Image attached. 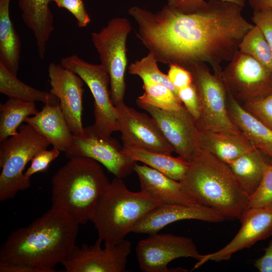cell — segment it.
<instances>
[{
	"label": "cell",
	"mask_w": 272,
	"mask_h": 272,
	"mask_svg": "<svg viewBox=\"0 0 272 272\" xmlns=\"http://www.w3.org/2000/svg\"><path fill=\"white\" fill-rule=\"evenodd\" d=\"M244 6L209 0L197 12L185 13L167 5L154 13L145 10L138 20V36L158 62L188 70L208 63L222 76L220 64L231 60L253 27L242 15Z\"/></svg>",
	"instance_id": "obj_1"
},
{
	"label": "cell",
	"mask_w": 272,
	"mask_h": 272,
	"mask_svg": "<svg viewBox=\"0 0 272 272\" xmlns=\"http://www.w3.org/2000/svg\"><path fill=\"white\" fill-rule=\"evenodd\" d=\"M79 224L51 207L29 225L13 231L0 249V272H54L76 245Z\"/></svg>",
	"instance_id": "obj_2"
},
{
	"label": "cell",
	"mask_w": 272,
	"mask_h": 272,
	"mask_svg": "<svg viewBox=\"0 0 272 272\" xmlns=\"http://www.w3.org/2000/svg\"><path fill=\"white\" fill-rule=\"evenodd\" d=\"M189 163L179 181L183 190L197 203L212 209L225 220H239L249 208V197L228 164L202 148Z\"/></svg>",
	"instance_id": "obj_3"
},
{
	"label": "cell",
	"mask_w": 272,
	"mask_h": 272,
	"mask_svg": "<svg viewBox=\"0 0 272 272\" xmlns=\"http://www.w3.org/2000/svg\"><path fill=\"white\" fill-rule=\"evenodd\" d=\"M110 181L100 164L92 159L74 157L51 179V207L79 225L90 221L96 205Z\"/></svg>",
	"instance_id": "obj_4"
},
{
	"label": "cell",
	"mask_w": 272,
	"mask_h": 272,
	"mask_svg": "<svg viewBox=\"0 0 272 272\" xmlns=\"http://www.w3.org/2000/svg\"><path fill=\"white\" fill-rule=\"evenodd\" d=\"M160 204L142 191H130L122 178L115 177L100 196L90 221L105 246H113L124 240L146 214Z\"/></svg>",
	"instance_id": "obj_5"
},
{
	"label": "cell",
	"mask_w": 272,
	"mask_h": 272,
	"mask_svg": "<svg viewBox=\"0 0 272 272\" xmlns=\"http://www.w3.org/2000/svg\"><path fill=\"white\" fill-rule=\"evenodd\" d=\"M50 144L48 140L29 124L21 125L17 134L1 143L0 201L12 199L30 187L31 180L24 170L39 150Z\"/></svg>",
	"instance_id": "obj_6"
},
{
	"label": "cell",
	"mask_w": 272,
	"mask_h": 272,
	"mask_svg": "<svg viewBox=\"0 0 272 272\" xmlns=\"http://www.w3.org/2000/svg\"><path fill=\"white\" fill-rule=\"evenodd\" d=\"M131 29L128 19L117 17L111 19L99 32L91 33L100 64L109 76L110 97L114 106L124 102L127 64L126 41Z\"/></svg>",
	"instance_id": "obj_7"
},
{
	"label": "cell",
	"mask_w": 272,
	"mask_h": 272,
	"mask_svg": "<svg viewBox=\"0 0 272 272\" xmlns=\"http://www.w3.org/2000/svg\"><path fill=\"white\" fill-rule=\"evenodd\" d=\"M200 106V118L196 125L200 131L241 132L228 113V93L222 76L211 73L206 63L189 67Z\"/></svg>",
	"instance_id": "obj_8"
},
{
	"label": "cell",
	"mask_w": 272,
	"mask_h": 272,
	"mask_svg": "<svg viewBox=\"0 0 272 272\" xmlns=\"http://www.w3.org/2000/svg\"><path fill=\"white\" fill-rule=\"evenodd\" d=\"M60 64L77 74L89 88L94 100V127L107 137L118 131L117 114L109 90V74L101 64H94L76 54L63 57Z\"/></svg>",
	"instance_id": "obj_9"
},
{
	"label": "cell",
	"mask_w": 272,
	"mask_h": 272,
	"mask_svg": "<svg viewBox=\"0 0 272 272\" xmlns=\"http://www.w3.org/2000/svg\"><path fill=\"white\" fill-rule=\"evenodd\" d=\"M222 78L228 94L240 103L272 94V72L239 50L223 71Z\"/></svg>",
	"instance_id": "obj_10"
},
{
	"label": "cell",
	"mask_w": 272,
	"mask_h": 272,
	"mask_svg": "<svg viewBox=\"0 0 272 272\" xmlns=\"http://www.w3.org/2000/svg\"><path fill=\"white\" fill-rule=\"evenodd\" d=\"M136 256L144 272L187 271L182 268H170L168 264L181 257H191L197 261L202 257L192 239L171 233L150 234L138 243Z\"/></svg>",
	"instance_id": "obj_11"
},
{
	"label": "cell",
	"mask_w": 272,
	"mask_h": 272,
	"mask_svg": "<svg viewBox=\"0 0 272 272\" xmlns=\"http://www.w3.org/2000/svg\"><path fill=\"white\" fill-rule=\"evenodd\" d=\"M116 140L98 132L93 126L84 127L80 135H73L70 147L64 152L69 159L87 158L104 166L115 177L124 178L133 171L134 162L122 152Z\"/></svg>",
	"instance_id": "obj_12"
},
{
	"label": "cell",
	"mask_w": 272,
	"mask_h": 272,
	"mask_svg": "<svg viewBox=\"0 0 272 272\" xmlns=\"http://www.w3.org/2000/svg\"><path fill=\"white\" fill-rule=\"evenodd\" d=\"M136 102L155 120L179 157L189 162L201 149L200 130L184 106L177 111H168L137 100Z\"/></svg>",
	"instance_id": "obj_13"
},
{
	"label": "cell",
	"mask_w": 272,
	"mask_h": 272,
	"mask_svg": "<svg viewBox=\"0 0 272 272\" xmlns=\"http://www.w3.org/2000/svg\"><path fill=\"white\" fill-rule=\"evenodd\" d=\"M123 148H137L168 154L174 152L155 120L127 106H115Z\"/></svg>",
	"instance_id": "obj_14"
},
{
	"label": "cell",
	"mask_w": 272,
	"mask_h": 272,
	"mask_svg": "<svg viewBox=\"0 0 272 272\" xmlns=\"http://www.w3.org/2000/svg\"><path fill=\"white\" fill-rule=\"evenodd\" d=\"M99 238L93 244L76 246L61 263L66 272H124L131 243L123 240L110 246H101Z\"/></svg>",
	"instance_id": "obj_15"
},
{
	"label": "cell",
	"mask_w": 272,
	"mask_h": 272,
	"mask_svg": "<svg viewBox=\"0 0 272 272\" xmlns=\"http://www.w3.org/2000/svg\"><path fill=\"white\" fill-rule=\"evenodd\" d=\"M50 93L55 95L73 135L84 132L82 124L84 82L73 71L60 64L51 62L48 69Z\"/></svg>",
	"instance_id": "obj_16"
},
{
	"label": "cell",
	"mask_w": 272,
	"mask_h": 272,
	"mask_svg": "<svg viewBox=\"0 0 272 272\" xmlns=\"http://www.w3.org/2000/svg\"><path fill=\"white\" fill-rule=\"evenodd\" d=\"M241 227L234 238L221 249L203 254L196 262L197 268L208 261L227 260L237 252L249 248L257 242L272 235V209L249 208L239 219Z\"/></svg>",
	"instance_id": "obj_17"
},
{
	"label": "cell",
	"mask_w": 272,
	"mask_h": 272,
	"mask_svg": "<svg viewBox=\"0 0 272 272\" xmlns=\"http://www.w3.org/2000/svg\"><path fill=\"white\" fill-rule=\"evenodd\" d=\"M184 220L220 223L225 220L214 210L201 205L160 204L146 214L134 225L131 232L148 235L158 233L163 228Z\"/></svg>",
	"instance_id": "obj_18"
},
{
	"label": "cell",
	"mask_w": 272,
	"mask_h": 272,
	"mask_svg": "<svg viewBox=\"0 0 272 272\" xmlns=\"http://www.w3.org/2000/svg\"><path fill=\"white\" fill-rule=\"evenodd\" d=\"M133 171L138 176L141 191L162 204H198L183 190L179 181L160 171L136 162Z\"/></svg>",
	"instance_id": "obj_19"
},
{
	"label": "cell",
	"mask_w": 272,
	"mask_h": 272,
	"mask_svg": "<svg viewBox=\"0 0 272 272\" xmlns=\"http://www.w3.org/2000/svg\"><path fill=\"white\" fill-rule=\"evenodd\" d=\"M25 122L44 136L53 148L65 152L71 146L73 134L70 130L59 103L44 104L36 115L28 117Z\"/></svg>",
	"instance_id": "obj_20"
},
{
	"label": "cell",
	"mask_w": 272,
	"mask_h": 272,
	"mask_svg": "<svg viewBox=\"0 0 272 272\" xmlns=\"http://www.w3.org/2000/svg\"><path fill=\"white\" fill-rule=\"evenodd\" d=\"M227 107L235 126L256 149L272 161V130L248 112L229 94Z\"/></svg>",
	"instance_id": "obj_21"
},
{
	"label": "cell",
	"mask_w": 272,
	"mask_h": 272,
	"mask_svg": "<svg viewBox=\"0 0 272 272\" xmlns=\"http://www.w3.org/2000/svg\"><path fill=\"white\" fill-rule=\"evenodd\" d=\"M51 0H18L21 17L32 31L40 59L45 56L46 44L54 30L53 16L49 7Z\"/></svg>",
	"instance_id": "obj_22"
},
{
	"label": "cell",
	"mask_w": 272,
	"mask_h": 272,
	"mask_svg": "<svg viewBox=\"0 0 272 272\" xmlns=\"http://www.w3.org/2000/svg\"><path fill=\"white\" fill-rule=\"evenodd\" d=\"M201 148L226 163L256 149L242 134L200 131Z\"/></svg>",
	"instance_id": "obj_23"
},
{
	"label": "cell",
	"mask_w": 272,
	"mask_h": 272,
	"mask_svg": "<svg viewBox=\"0 0 272 272\" xmlns=\"http://www.w3.org/2000/svg\"><path fill=\"white\" fill-rule=\"evenodd\" d=\"M265 158L254 149L227 163L237 182L249 197L262 179L265 164L268 162Z\"/></svg>",
	"instance_id": "obj_24"
},
{
	"label": "cell",
	"mask_w": 272,
	"mask_h": 272,
	"mask_svg": "<svg viewBox=\"0 0 272 272\" xmlns=\"http://www.w3.org/2000/svg\"><path fill=\"white\" fill-rule=\"evenodd\" d=\"M123 154L134 162H141L167 176L180 181L189 167V162L178 156L137 148H123Z\"/></svg>",
	"instance_id": "obj_25"
},
{
	"label": "cell",
	"mask_w": 272,
	"mask_h": 272,
	"mask_svg": "<svg viewBox=\"0 0 272 272\" xmlns=\"http://www.w3.org/2000/svg\"><path fill=\"white\" fill-rule=\"evenodd\" d=\"M11 0H0V62L17 76L21 41L10 15Z\"/></svg>",
	"instance_id": "obj_26"
},
{
	"label": "cell",
	"mask_w": 272,
	"mask_h": 272,
	"mask_svg": "<svg viewBox=\"0 0 272 272\" xmlns=\"http://www.w3.org/2000/svg\"><path fill=\"white\" fill-rule=\"evenodd\" d=\"M0 92L9 98L26 102L39 101L51 105L59 103L57 98L51 93L38 90L21 81L1 62Z\"/></svg>",
	"instance_id": "obj_27"
},
{
	"label": "cell",
	"mask_w": 272,
	"mask_h": 272,
	"mask_svg": "<svg viewBox=\"0 0 272 272\" xmlns=\"http://www.w3.org/2000/svg\"><path fill=\"white\" fill-rule=\"evenodd\" d=\"M38 110L35 102L9 98L0 105V143L18 133L17 129L30 116Z\"/></svg>",
	"instance_id": "obj_28"
},
{
	"label": "cell",
	"mask_w": 272,
	"mask_h": 272,
	"mask_svg": "<svg viewBox=\"0 0 272 272\" xmlns=\"http://www.w3.org/2000/svg\"><path fill=\"white\" fill-rule=\"evenodd\" d=\"M142 88L144 92L137 101L168 111H177L184 106L177 96L162 84L143 81Z\"/></svg>",
	"instance_id": "obj_29"
},
{
	"label": "cell",
	"mask_w": 272,
	"mask_h": 272,
	"mask_svg": "<svg viewBox=\"0 0 272 272\" xmlns=\"http://www.w3.org/2000/svg\"><path fill=\"white\" fill-rule=\"evenodd\" d=\"M239 50L249 55L272 72V50L260 29L253 27L245 35Z\"/></svg>",
	"instance_id": "obj_30"
},
{
	"label": "cell",
	"mask_w": 272,
	"mask_h": 272,
	"mask_svg": "<svg viewBox=\"0 0 272 272\" xmlns=\"http://www.w3.org/2000/svg\"><path fill=\"white\" fill-rule=\"evenodd\" d=\"M157 62L154 54L149 52L140 60L130 63L128 69V73L140 77L143 81H150L162 84L172 90L178 97V90L170 81L167 75L159 69Z\"/></svg>",
	"instance_id": "obj_31"
},
{
	"label": "cell",
	"mask_w": 272,
	"mask_h": 272,
	"mask_svg": "<svg viewBox=\"0 0 272 272\" xmlns=\"http://www.w3.org/2000/svg\"><path fill=\"white\" fill-rule=\"evenodd\" d=\"M249 208L272 209V163L265 164L260 183L249 197Z\"/></svg>",
	"instance_id": "obj_32"
},
{
	"label": "cell",
	"mask_w": 272,
	"mask_h": 272,
	"mask_svg": "<svg viewBox=\"0 0 272 272\" xmlns=\"http://www.w3.org/2000/svg\"><path fill=\"white\" fill-rule=\"evenodd\" d=\"M241 105L248 112L272 130V94Z\"/></svg>",
	"instance_id": "obj_33"
},
{
	"label": "cell",
	"mask_w": 272,
	"mask_h": 272,
	"mask_svg": "<svg viewBox=\"0 0 272 272\" xmlns=\"http://www.w3.org/2000/svg\"><path fill=\"white\" fill-rule=\"evenodd\" d=\"M60 152L53 147L49 150L44 148L38 151L32 158L30 166L24 172L26 178L30 179L33 174L46 171L51 162L59 156Z\"/></svg>",
	"instance_id": "obj_34"
},
{
	"label": "cell",
	"mask_w": 272,
	"mask_h": 272,
	"mask_svg": "<svg viewBox=\"0 0 272 272\" xmlns=\"http://www.w3.org/2000/svg\"><path fill=\"white\" fill-rule=\"evenodd\" d=\"M178 97L197 123L200 118V106L197 93L193 83L189 86L179 90Z\"/></svg>",
	"instance_id": "obj_35"
},
{
	"label": "cell",
	"mask_w": 272,
	"mask_h": 272,
	"mask_svg": "<svg viewBox=\"0 0 272 272\" xmlns=\"http://www.w3.org/2000/svg\"><path fill=\"white\" fill-rule=\"evenodd\" d=\"M59 8L68 10L76 18L79 27H85L90 22L88 15L82 0H51Z\"/></svg>",
	"instance_id": "obj_36"
},
{
	"label": "cell",
	"mask_w": 272,
	"mask_h": 272,
	"mask_svg": "<svg viewBox=\"0 0 272 272\" xmlns=\"http://www.w3.org/2000/svg\"><path fill=\"white\" fill-rule=\"evenodd\" d=\"M251 19L260 29L272 50V9L254 10Z\"/></svg>",
	"instance_id": "obj_37"
},
{
	"label": "cell",
	"mask_w": 272,
	"mask_h": 272,
	"mask_svg": "<svg viewBox=\"0 0 272 272\" xmlns=\"http://www.w3.org/2000/svg\"><path fill=\"white\" fill-rule=\"evenodd\" d=\"M236 3L244 7L246 0H221ZM208 2L205 0H167L169 7L185 13H191L203 8Z\"/></svg>",
	"instance_id": "obj_38"
},
{
	"label": "cell",
	"mask_w": 272,
	"mask_h": 272,
	"mask_svg": "<svg viewBox=\"0 0 272 272\" xmlns=\"http://www.w3.org/2000/svg\"><path fill=\"white\" fill-rule=\"evenodd\" d=\"M167 75L170 81L178 90L193 83L190 72L178 64H170Z\"/></svg>",
	"instance_id": "obj_39"
},
{
	"label": "cell",
	"mask_w": 272,
	"mask_h": 272,
	"mask_svg": "<svg viewBox=\"0 0 272 272\" xmlns=\"http://www.w3.org/2000/svg\"><path fill=\"white\" fill-rule=\"evenodd\" d=\"M260 272H272V240L264 249V253L257 259L254 264Z\"/></svg>",
	"instance_id": "obj_40"
},
{
	"label": "cell",
	"mask_w": 272,
	"mask_h": 272,
	"mask_svg": "<svg viewBox=\"0 0 272 272\" xmlns=\"http://www.w3.org/2000/svg\"><path fill=\"white\" fill-rule=\"evenodd\" d=\"M248 3L253 11L272 9V0H248Z\"/></svg>",
	"instance_id": "obj_41"
}]
</instances>
